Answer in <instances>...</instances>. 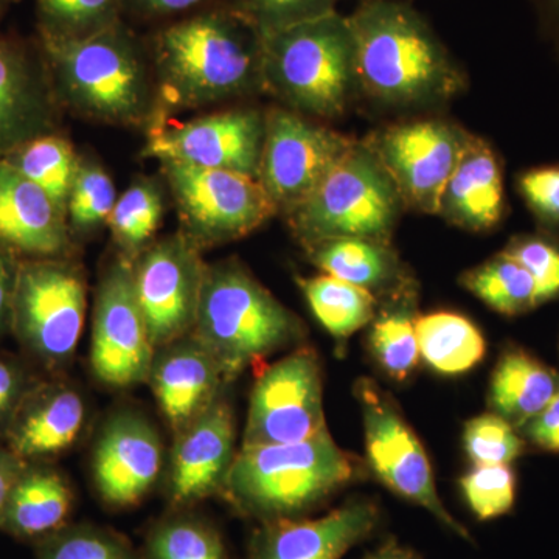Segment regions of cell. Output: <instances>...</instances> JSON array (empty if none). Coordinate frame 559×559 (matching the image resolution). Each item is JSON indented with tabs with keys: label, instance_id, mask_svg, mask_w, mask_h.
<instances>
[{
	"label": "cell",
	"instance_id": "35",
	"mask_svg": "<svg viewBox=\"0 0 559 559\" xmlns=\"http://www.w3.org/2000/svg\"><path fill=\"white\" fill-rule=\"evenodd\" d=\"M39 38L87 39L121 22L120 0H35Z\"/></svg>",
	"mask_w": 559,
	"mask_h": 559
},
{
	"label": "cell",
	"instance_id": "30",
	"mask_svg": "<svg viewBox=\"0 0 559 559\" xmlns=\"http://www.w3.org/2000/svg\"><path fill=\"white\" fill-rule=\"evenodd\" d=\"M312 314L340 344L369 325L377 314V296L359 286L331 277L297 278Z\"/></svg>",
	"mask_w": 559,
	"mask_h": 559
},
{
	"label": "cell",
	"instance_id": "40",
	"mask_svg": "<svg viewBox=\"0 0 559 559\" xmlns=\"http://www.w3.org/2000/svg\"><path fill=\"white\" fill-rule=\"evenodd\" d=\"M231 9L270 35L336 11L337 0H231Z\"/></svg>",
	"mask_w": 559,
	"mask_h": 559
},
{
	"label": "cell",
	"instance_id": "21",
	"mask_svg": "<svg viewBox=\"0 0 559 559\" xmlns=\"http://www.w3.org/2000/svg\"><path fill=\"white\" fill-rule=\"evenodd\" d=\"M86 415L79 390L57 377L40 378L22 401L3 444L25 463H50L80 439Z\"/></svg>",
	"mask_w": 559,
	"mask_h": 559
},
{
	"label": "cell",
	"instance_id": "19",
	"mask_svg": "<svg viewBox=\"0 0 559 559\" xmlns=\"http://www.w3.org/2000/svg\"><path fill=\"white\" fill-rule=\"evenodd\" d=\"M380 510L369 499H353L325 516L263 522L250 540L249 559H341L370 536Z\"/></svg>",
	"mask_w": 559,
	"mask_h": 559
},
{
	"label": "cell",
	"instance_id": "7",
	"mask_svg": "<svg viewBox=\"0 0 559 559\" xmlns=\"http://www.w3.org/2000/svg\"><path fill=\"white\" fill-rule=\"evenodd\" d=\"M406 207L395 182L367 142H355L314 193L286 213L305 249L336 238L389 242Z\"/></svg>",
	"mask_w": 559,
	"mask_h": 559
},
{
	"label": "cell",
	"instance_id": "5",
	"mask_svg": "<svg viewBox=\"0 0 559 559\" xmlns=\"http://www.w3.org/2000/svg\"><path fill=\"white\" fill-rule=\"evenodd\" d=\"M194 337L230 382L280 349L299 344L304 323L237 260L207 264Z\"/></svg>",
	"mask_w": 559,
	"mask_h": 559
},
{
	"label": "cell",
	"instance_id": "23",
	"mask_svg": "<svg viewBox=\"0 0 559 559\" xmlns=\"http://www.w3.org/2000/svg\"><path fill=\"white\" fill-rule=\"evenodd\" d=\"M146 382L173 432L178 433L223 395L226 380L216 360L190 334L157 349Z\"/></svg>",
	"mask_w": 559,
	"mask_h": 559
},
{
	"label": "cell",
	"instance_id": "50",
	"mask_svg": "<svg viewBox=\"0 0 559 559\" xmlns=\"http://www.w3.org/2000/svg\"><path fill=\"white\" fill-rule=\"evenodd\" d=\"M7 2H3V0H0V16H2L3 10H5Z\"/></svg>",
	"mask_w": 559,
	"mask_h": 559
},
{
	"label": "cell",
	"instance_id": "28",
	"mask_svg": "<svg viewBox=\"0 0 559 559\" xmlns=\"http://www.w3.org/2000/svg\"><path fill=\"white\" fill-rule=\"evenodd\" d=\"M417 285L409 278L381 297L371 320L369 348L378 366L395 381H406L419 360Z\"/></svg>",
	"mask_w": 559,
	"mask_h": 559
},
{
	"label": "cell",
	"instance_id": "14",
	"mask_svg": "<svg viewBox=\"0 0 559 559\" xmlns=\"http://www.w3.org/2000/svg\"><path fill=\"white\" fill-rule=\"evenodd\" d=\"M134 289L154 348L190 336L207 264L180 231L153 241L132 260Z\"/></svg>",
	"mask_w": 559,
	"mask_h": 559
},
{
	"label": "cell",
	"instance_id": "8",
	"mask_svg": "<svg viewBox=\"0 0 559 559\" xmlns=\"http://www.w3.org/2000/svg\"><path fill=\"white\" fill-rule=\"evenodd\" d=\"M87 310L84 272L69 257L21 259L10 333L24 358L57 373L79 348Z\"/></svg>",
	"mask_w": 559,
	"mask_h": 559
},
{
	"label": "cell",
	"instance_id": "12",
	"mask_svg": "<svg viewBox=\"0 0 559 559\" xmlns=\"http://www.w3.org/2000/svg\"><path fill=\"white\" fill-rule=\"evenodd\" d=\"M156 348L140 310L132 260L110 261L95 293L91 366L95 378L112 389L148 381Z\"/></svg>",
	"mask_w": 559,
	"mask_h": 559
},
{
	"label": "cell",
	"instance_id": "44",
	"mask_svg": "<svg viewBox=\"0 0 559 559\" xmlns=\"http://www.w3.org/2000/svg\"><path fill=\"white\" fill-rule=\"evenodd\" d=\"M207 0H120L121 14L139 20H165L200 9Z\"/></svg>",
	"mask_w": 559,
	"mask_h": 559
},
{
	"label": "cell",
	"instance_id": "46",
	"mask_svg": "<svg viewBox=\"0 0 559 559\" xmlns=\"http://www.w3.org/2000/svg\"><path fill=\"white\" fill-rule=\"evenodd\" d=\"M20 257L0 245V337L10 333L11 305L16 289Z\"/></svg>",
	"mask_w": 559,
	"mask_h": 559
},
{
	"label": "cell",
	"instance_id": "48",
	"mask_svg": "<svg viewBox=\"0 0 559 559\" xmlns=\"http://www.w3.org/2000/svg\"><path fill=\"white\" fill-rule=\"evenodd\" d=\"M366 559H423L418 557L415 551L409 549H404V547L399 546V544L390 543L384 544L381 549L374 551V554L369 555Z\"/></svg>",
	"mask_w": 559,
	"mask_h": 559
},
{
	"label": "cell",
	"instance_id": "3",
	"mask_svg": "<svg viewBox=\"0 0 559 559\" xmlns=\"http://www.w3.org/2000/svg\"><path fill=\"white\" fill-rule=\"evenodd\" d=\"M360 87L389 105L447 100L463 86L450 51L406 3L366 0L348 16Z\"/></svg>",
	"mask_w": 559,
	"mask_h": 559
},
{
	"label": "cell",
	"instance_id": "42",
	"mask_svg": "<svg viewBox=\"0 0 559 559\" xmlns=\"http://www.w3.org/2000/svg\"><path fill=\"white\" fill-rule=\"evenodd\" d=\"M39 380L27 359L0 355V444L5 441L22 401Z\"/></svg>",
	"mask_w": 559,
	"mask_h": 559
},
{
	"label": "cell",
	"instance_id": "17",
	"mask_svg": "<svg viewBox=\"0 0 559 559\" xmlns=\"http://www.w3.org/2000/svg\"><path fill=\"white\" fill-rule=\"evenodd\" d=\"M164 447L148 419L119 412L103 426L92 455V477L109 509L139 506L159 479Z\"/></svg>",
	"mask_w": 559,
	"mask_h": 559
},
{
	"label": "cell",
	"instance_id": "10",
	"mask_svg": "<svg viewBox=\"0 0 559 559\" xmlns=\"http://www.w3.org/2000/svg\"><path fill=\"white\" fill-rule=\"evenodd\" d=\"M355 395L362 415L367 457L378 479L400 498L428 510L460 538L471 539L468 530L444 509L425 447L392 396L367 378L356 382Z\"/></svg>",
	"mask_w": 559,
	"mask_h": 559
},
{
	"label": "cell",
	"instance_id": "47",
	"mask_svg": "<svg viewBox=\"0 0 559 559\" xmlns=\"http://www.w3.org/2000/svg\"><path fill=\"white\" fill-rule=\"evenodd\" d=\"M24 466V460L17 457L5 444H0V524H2L7 503H9L11 489L16 484Z\"/></svg>",
	"mask_w": 559,
	"mask_h": 559
},
{
	"label": "cell",
	"instance_id": "41",
	"mask_svg": "<svg viewBox=\"0 0 559 559\" xmlns=\"http://www.w3.org/2000/svg\"><path fill=\"white\" fill-rule=\"evenodd\" d=\"M503 252L535 280L539 305L559 297V246L546 238L520 237Z\"/></svg>",
	"mask_w": 559,
	"mask_h": 559
},
{
	"label": "cell",
	"instance_id": "36",
	"mask_svg": "<svg viewBox=\"0 0 559 559\" xmlns=\"http://www.w3.org/2000/svg\"><path fill=\"white\" fill-rule=\"evenodd\" d=\"M112 179L97 162L80 157L70 189L66 218L70 235H86L108 224L117 202Z\"/></svg>",
	"mask_w": 559,
	"mask_h": 559
},
{
	"label": "cell",
	"instance_id": "37",
	"mask_svg": "<svg viewBox=\"0 0 559 559\" xmlns=\"http://www.w3.org/2000/svg\"><path fill=\"white\" fill-rule=\"evenodd\" d=\"M33 549L35 559H143L119 532L94 524L66 525Z\"/></svg>",
	"mask_w": 559,
	"mask_h": 559
},
{
	"label": "cell",
	"instance_id": "25",
	"mask_svg": "<svg viewBox=\"0 0 559 559\" xmlns=\"http://www.w3.org/2000/svg\"><path fill=\"white\" fill-rule=\"evenodd\" d=\"M463 229L488 230L503 215L502 168L484 140L469 135L441 194L440 212Z\"/></svg>",
	"mask_w": 559,
	"mask_h": 559
},
{
	"label": "cell",
	"instance_id": "1",
	"mask_svg": "<svg viewBox=\"0 0 559 559\" xmlns=\"http://www.w3.org/2000/svg\"><path fill=\"white\" fill-rule=\"evenodd\" d=\"M150 55L170 106L204 108L263 90V35L231 7L173 22L156 33Z\"/></svg>",
	"mask_w": 559,
	"mask_h": 559
},
{
	"label": "cell",
	"instance_id": "13",
	"mask_svg": "<svg viewBox=\"0 0 559 559\" xmlns=\"http://www.w3.org/2000/svg\"><path fill=\"white\" fill-rule=\"evenodd\" d=\"M353 143L294 110H267L259 180L278 213L307 201Z\"/></svg>",
	"mask_w": 559,
	"mask_h": 559
},
{
	"label": "cell",
	"instance_id": "20",
	"mask_svg": "<svg viewBox=\"0 0 559 559\" xmlns=\"http://www.w3.org/2000/svg\"><path fill=\"white\" fill-rule=\"evenodd\" d=\"M57 103L40 47L0 38V159L53 132Z\"/></svg>",
	"mask_w": 559,
	"mask_h": 559
},
{
	"label": "cell",
	"instance_id": "22",
	"mask_svg": "<svg viewBox=\"0 0 559 559\" xmlns=\"http://www.w3.org/2000/svg\"><path fill=\"white\" fill-rule=\"evenodd\" d=\"M0 245L22 259H62L72 249L68 218L49 194L0 159Z\"/></svg>",
	"mask_w": 559,
	"mask_h": 559
},
{
	"label": "cell",
	"instance_id": "26",
	"mask_svg": "<svg viewBox=\"0 0 559 559\" xmlns=\"http://www.w3.org/2000/svg\"><path fill=\"white\" fill-rule=\"evenodd\" d=\"M311 263L331 277L388 296L411 278L389 242L366 238H336L307 249Z\"/></svg>",
	"mask_w": 559,
	"mask_h": 559
},
{
	"label": "cell",
	"instance_id": "49",
	"mask_svg": "<svg viewBox=\"0 0 559 559\" xmlns=\"http://www.w3.org/2000/svg\"><path fill=\"white\" fill-rule=\"evenodd\" d=\"M539 5L559 38V0H539Z\"/></svg>",
	"mask_w": 559,
	"mask_h": 559
},
{
	"label": "cell",
	"instance_id": "51",
	"mask_svg": "<svg viewBox=\"0 0 559 559\" xmlns=\"http://www.w3.org/2000/svg\"><path fill=\"white\" fill-rule=\"evenodd\" d=\"M3 2H7V3H9V2H11V0H3Z\"/></svg>",
	"mask_w": 559,
	"mask_h": 559
},
{
	"label": "cell",
	"instance_id": "33",
	"mask_svg": "<svg viewBox=\"0 0 559 559\" xmlns=\"http://www.w3.org/2000/svg\"><path fill=\"white\" fill-rule=\"evenodd\" d=\"M164 194L154 180L140 179L117 198L108 226L123 255L134 260L153 242L164 218Z\"/></svg>",
	"mask_w": 559,
	"mask_h": 559
},
{
	"label": "cell",
	"instance_id": "9",
	"mask_svg": "<svg viewBox=\"0 0 559 559\" xmlns=\"http://www.w3.org/2000/svg\"><path fill=\"white\" fill-rule=\"evenodd\" d=\"M180 234L205 250L241 240L277 215L260 180L241 173L162 162Z\"/></svg>",
	"mask_w": 559,
	"mask_h": 559
},
{
	"label": "cell",
	"instance_id": "18",
	"mask_svg": "<svg viewBox=\"0 0 559 559\" xmlns=\"http://www.w3.org/2000/svg\"><path fill=\"white\" fill-rule=\"evenodd\" d=\"M175 436L167 481L173 509H190L221 496L238 452L230 404L221 395Z\"/></svg>",
	"mask_w": 559,
	"mask_h": 559
},
{
	"label": "cell",
	"instance_id": "39",
	"mask_svg": "<svg viewBox=\"0 0 559 559\" xmlns=\"http://www.w3.org/2000/svg\"><path fill=\"white\" fill-rule=\"evenodd\" d=\"M463 444L474 465H510L524 451L516 428L496 414L469 419Z\"/></svg>",
	"mask_w": 559,
	"mask_h": 559
},
{
	"label": "cell",
	"instance_id": "16",
	"mask_svg": "<svg viewBox=\"0 0 559 559\" xmlns=\"http://www.w3.org/2000/svg\"><path fill=\"white\" fill-rule=\"evenodd\" d=\"M468 138L448 121L417 120L390 127L366 142L380 157L406 207L439 213L441 194Z\"/></svg>",
	"mask_w": 559,
	"mask_h": 559
},
{
	"label": "cell",
	"instance_id": "15",
	"mask_svg": "<svg viewBox=\"0 0 559 559\" xmlns=\"http://www.w3.org/2000/svg\"><path fill=\"white\" fill-rule=\"evenodd\" d=\"M266 114L230 109L187 121L154 119L145 156L160 162L241 173L259 179Z\"/></svg>",
	"mask_w": 559,
	"mask_h": 559
},
{
	"label": "cell",
	"instance_id": "38",
	"mask_svg": "<svg viewBox=\"0 0 559 559\" xmlns=\"http://www.w3.org/2000/svg\"><path fill=\"white\" fill-rule=\"evenodd\" d=\"M463 496L477 520L509 513L516 499V477L510 465H474L460 480Z\"/></svg>",
	"mask_w": 559,
	"mask_h": 559
},
{
	"label": "cell",
	"instance_id": "11",
	"mask_svg": "<svg viewBox=\"0 0 559 559\" xmlns=\"http://www.w3.org/2000/svg\"><path fill=\"white\" fill-rule=\"evenodd\" d=\"M323 430L326 423L319 358L314 349L297 347L257 377L241 448L296 443Z\"/></svg>",
	"mask_w": 559,
	"mask_h": 559
},
{
	"label": "cell",
	"instance_id": "45",
	"mask_svg": "<svg viewBox=\"0 0 559 559\" xmlns=\"http://www.w3.org/2000/svg\"><path fill=\"white\" fill-rule=\"evenodd\" d=\"M527 439L543 450L559 452V393L546 409L524 426Z\"/></svg>",
	"mask_w": 559,
	"mask_h": 559
},
{
	"label": "cell",
	"instance_id": "4",
	"mask_svg": "<svg viewBox=\"0 0 559 559\" xmlns=\"http://www.w3.org/2000/svg\"><path fill=\"white\" fill-rule=\"evenodd\" d=\"M359 476V459L342 450L326 429L296 443L241 448L221 496L261 524L297 520Z\"/></svg>",
	"mask_w": 559,
	"mask_h": 559
},
{
	"label": "cell",
	"instance_id": "24",
	"mask_svg": "<svg viewBox=\"0 0 559 559\" xmlns=\"http://www.w3.org/2000/svg\"><path fill=\"white\" fill-rule=\"evenodd\" d=\"M75 492L68 477L51 463H25L11 489L0 532L38 544L69 525Z\"/></svg>",
	"mask_w": 559,
	"mask_h": 559
},
{
	"label": "cell",
	"instance_id": "27",
	"mask_svg": "<svg viewBox=\"0 0 559 559\" xmlns=\"http://www.w3.org/2000/svg\"><path fill=\"white\" fill-rule=\"evenodd\" d=\"M559 393V373L521 348H509L492 371L489 404L495 414L513 428H524L530 419L549 406Z\"/></svg>",
	"mask_w": 559,
	"mask_h": 559
},
{
	"label": "cell",
	"instance_id": "34",
	"mask_svg": "<svg viewBox=\"0 0 559 559\" xmlns=\"http://www.w3.org/2000/svg\"><path fill=\"white\" fill-rule=\"evenodd\" d=\"M143 559H227V550L215 525L176 510L150 530Z\"/></svg>",
	"mask_w": 559,
	"mask_h": 559
},
{
	"label": "cell",
	"instance_id": "31",
	"mask_svg": "<svg viewBox=\"0 0 559 559\" xmlns=\"http://www.w3.org/2000/svg\"><path fill=\"white\" fill-rule=\"evenodd\" d=\"M2 159L46 191L66 213L80 159L69 140L50 132L22 143Z\"/></svg>",
	"mask_w": 559,
	"mask_h": 559
},
{
	"label": "cell",
	"instance_id": "32",
	"mask_svg": "<svg viewBox=\"0 0 559 559\" xmlns=\"http://www.w3.org/2000/svg\"><path fill=\"white\" fill-rule=\"evenodd\" d=\"M462 285L503 316L524 314L539 305L535 280L506 252L463 274Z\"/></svg>",
	"mask_w": 559,
	"mask_h": 559
},
{
	"label": "cell",
	"instance_id": "6",
	"mask_svg": "<svg viewBox=\"0 0 559 559\" xmlns=\"http://www.w3.org/2000/svg\"><path fill=\"white\" fill-rule=\"evenodd\" d=\"M359 87L355 35L337 11L263 36V91L286 109L334 119Z\"/></svg>",
	"mask_w": 559,
	"mask_h": 559
},
{
	"label": "cell",
	"instance_id": "2",
	"mask_svg": "<svg viewBox=\"0 0 559 559\" xmlns=\"http://www.w3.org/2000/svg\"><path fill=\"white\" fill-rule=\"evenodd\" d=\"M55 98L83 119L139 127L156 108L148 50L123 21L87 39L39 38Z\"/></svg>",
	"mask_w": 559,
	"mask_h": 559
},
{
	"label": "cell",
	"instance_id": "43",
	"mask_svg": "<svg viewBox=\"0 0 559 559\" xmlns=\"http://www.w3.org/2000/svg\"><path fill=\"white\" fill-rule=\"evenodd\" d=\"M518 187L536 218L559 229V165L522 173Z\"/></svg>",
	"mask_w": 559,
	"mask_h": 559
},
{
	"label": "cell",
	"instance_id": "29",
	"mask_svg": "<svg viewBox=\"0 0 559 559\" xmlns=\"http://www.w3.org/2000/svg\"><path fill=\"white\" fill-rule=\"evenodd\" d=\"M419 356L441 374L473 370L487 353L481 331L469 319L440 311L417 320Z\"/></svg>",
	"mask_w": 559,
	"mask_h": 559
}]
</instances>
